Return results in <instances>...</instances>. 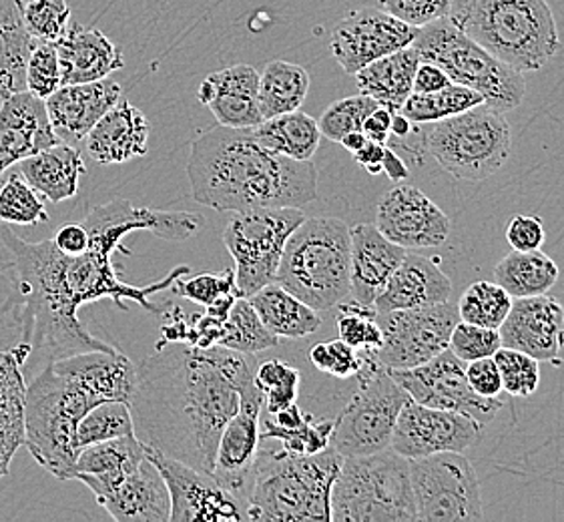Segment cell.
I'll return each mask as SVG.
<instances>
[{"instance_id":"1","label":"cell","mask_w":564,"mask_h":522,"mask_svg":"<svg viewBox=\"0 0 564 522\" xmlns=\"http://www.w3.org/2000/svg\"><path fill=\"white\" fill-rule=\"evenodd\" d=\"M83 226L89 231V250L80 255H67L53 239L29 243L2 229V241L11 251L17 285L23 300V338L19 344L31 354L45 356L46 362L87 352L115 350L113 346L95 338L80 324L79 309L85 304L111 297L127 309L131 300L149 314H161L163 307L151 304V295L165 292L189 275V265H180L155 284L137 287L123 284L115 272L113 253L124 250L123 238L133 231H149L167 241H185L204 228V217L189 211H159L137 207L127 199L97 205Z\"/></svg>"},{"instance_id":"2","label":"cell","mask_w":564,"mask_h":522,"mask_svg":"<svg viewBox=\"0 0 564 522\" xmlns=\"http://www.w3.org/2000/svg\"><path fill=\"white\" fill-rule=\"evenodd\" d=\"M253 376L248 354L221 346H161L137 368L129 400L137 438L212 475L221 432L239 409V390Z\"/></svg>"},{"instance_id":"3","label":"cell","mask_w":564,"mask_h":522,"mask_svg":"<svg viewBox=\"0 0 564 522\" xmlns=\"http://www.w3.org/2000/svg\"><path fill=\"white\" fill-rule=\"evenodd\" d=\"M137 368L119 350H87L48 360L24 390V444L58 480H73L77 426L107 400L129 402Z\"/></svg>"},{"instance_id":"4","label":"cell","mask_w":564,"mask_h":522,"mask_svg":"<svg viewBox=\"0 0 564 522\" xmlns=\"http://www.w3.org/2000/svg\"><path fill=\"white\" fill-rule=\"evenodd\" d=\"M187 177L193 199L217 211L297 207L317 197V170L263 148L251 129L217 126L192 143Z\"/></svg>"},{"instance_id":"5","label":"cell","mask_w":564,"mask_h":522,"mask_svg":"<svg viewBox=\"0 0 564 522\" xmlns=\"http://www.w3.org/2000/svg\"><path fill=\"white\" fill-rule=\"evenodd\" d=\"M344 456L332 446L317 455L260 448L246 500L248 521H332V487Z\"/></svg>"},{"instance_id":"6","label":"cell","mask_w":564,"mask_h":522,"mask_svg":"<svg viewBox=\"0 0 564 522\" xmlns=\"http://www.w3.org/2000/svg\"><path fill=\"white\" fill-rule=\"evenodd\" d=\"M451 23L520 73L541 70L561 48L546 0H454Z\"/></svg>"},{"instance_id":"7","label":"cell","mask_w":564,"mask_h":522,"mask_svg":"<svg viewBox=\"0 0 564 522\" xmlns=\"http://www.w3.org/2000/svg\"><path fill=\"white\" fill-rule=\"evenodd\" d=\"M350 226L338 217H305L283 248L275 282L316 312L350 295Z\"/></svg>"},{"instance_id":"8","label":"cell","mask_w":564,"mask_h":522,"mask_svg":"<svg viewBox=\"0 0 564 522\" xmlns=\"http://www.w3.org/2000/svg\"><path fill=\"white\" fill-rule=\"evenodd\" d=\"M329 509L334 522L416 521L410 460L392 448L344 456Z\"/></svg>"},{"instance_id":"9","label":"cell","mask_w":564,"mask_h":522,"mask_svg":"<svg viewBox=\"0 0 564 522\" xmlns=\"http://www.w3.org/2000/svg\"><path fill=\"white\" fill-rule=\"evenodd\" d=\"M410 46L416 51L420 61L441 67L452 83L480 93L492 109L508 113L524 101V75L490 55L454 26L448 17L420 26Z\"/></svg>"},{"instance_id":"10","label":"cell","mask_w":564,"mask_h":522,"mask_svg":"<svg viewBox=\"0 0 564 522\" xmlns=\"http://www.w3.org/2000/svg\"><path fill=\"white\" fill-rule=\"evenodd\" d=\"M424 149L460 182H485L512 151L507 113L480 102L464 113L424 126Z\"/></svg>"},{"instance_id":"11","label":"cell","mask_w":564,"mask_h":522,"mask_svg":"<svg viewBox=\"0 0 564 522\" xmlns=\"http://www.w3.org/2000/svg\"><path fill=\"white\" fill-rule=\"evenodd\" d=\"M358 388L341 410L329 446L341 456L373 455L390 448L395 421L410 396L378 362L373 350H360Z\"/></svg>"},{"instance_id":"12","label":"cell","mask_w":564,"mask_h":522,"mask_svg":"<svg viewBox=\"0 0 564 522\" xmlns=\"http://www.w3.org/2000/svg\"><path fill=\"white\" fill-rule=\"evenodd\" d=\"M304 219V211L297 207H263L231 217L221 238L236 261L239 297H249L275 282L283 248Z\"/></svg>"},{"instance_id":"13","label":"cell","mask_w":564,"mask_h":522,"mask_svg":"<svg viewBox=\"0 0 564 522\" xmlns=\"http://www.w3.org/2000/svg\"><path fill=\"white\" fill-rule=\"evenodd\" d=\"M416 521H482V492L464 453H438L410 460Z\"/></svg>"},{"instance_id":"14","label":"cell","mask_w":564,"mask_h":522,"mask_svg":"<svg viewBox=\"0 0 564 522\" xmlns=\"http://www.w3.org/2000/svg\"><path fill=\"white\" fill-rule=\"evenodd\" d=\"M460 322L458 306L448 302L378 314L382 346L378 362L388 370H408L429 362L451 344L452 329Z\"/></svg>"},{"instance_id":"15","label":"cell","mask_w":564,"mask_h":522,"mask_svg":"<svg viewBox=\"0 0 564 522\" xmlns=\"http://www.w3.org/2000/svg\"><path fill=\"white\" fill-rule=\"evenodd\" d=\"M408 396L430 409L460 412L480 424L495 421L502 409L498 398H482L466 380V363L451 348L422 366L408 370H390Z\"/></svg>"},{"instance_id":"16","label":"cell","mask_w":564,"mask_h":522,"mask_svg":"<svg viewBox=\"0 0 564 522\" xmlns=\"http://www.w3.org/2000/svg\"><path fill=\"white\" fill-rule=\"evenodd\" d=\"M151 460L167 485L171 497L170 522H241L248 521L246 502L224 489L212 475L145 446Z\"/></svg>"},{"instance_id":"17","label":"cell","mask_w":564,"mask_h":522,"mask_svg":"<svg viewBox=\"0 0 564 522\" xmlns=\"http://www.w3.org/2000/svg\"><path fill=\"white\" fill-rule=\"evenodd\" d=\"M482 424L475 418L452 412L430 409L412 398L400 410L390 448L408 460L438 453H466L480 443Z\"/></svg>"},{"instance_id":"18","label":"cell","mask_w":564,"mask_h":522,"mask_svg":"<svg viewBox=\"0 0 564 522\" xmlns=\"http://www.w3.org/2000/svg\"><path fill=\"white\" fill-rule=\"evenodd\" d=\"M417 29L382 9H360L344 17L332 31L329 51L344 73L356 75L378 58L412 45Z\"/></svg>"},{"instance_id":"19","label":"cell","mask_w":564,"mask_h":522,"mask_svg":"<svg viewBox=\"0 0 564 522\" xmlns=\"http://www.w3.org/2000/svg\"><path fill=\"white\" fill-rule=\"evenodd\" d=\"M263 412V392L256 378L239 390V409L227 422L215 453L212 477L236 494L248 500L253 478V465L260 453V422Z\"/></svg>"},{"instance_id":"20","label":"cell","mask_w":564,"mask_h":522,"mask_svg":"<svg viewBox=\"0 0 564 522\" xmlns=\"http://www.w3.org/2000/svg\"><path fill=\"white\" fill-rule=\"evenodd\" d=\"M376 228L404 250L438 248L451 236V217L412 185H395L376 207Z\"/></svg>"},{"instance_id":"21","label":"cell","mask_w":564,"mask_h":522,"mask_svg":"<svg viewBox=\"0 0 564 522\" xmlns=\"http://www.w3.org/2000/svg\"><path fill=\"white\" fill-rule=\"evenodd\" d=\"M502 346L529 354L539 362H561L564 307L549 294L517 297L498 328Z\"/></svg>"},{"instance_id":"22","label":"cell","mask_w":564,"mask_h":522,"mask_svg":"<svg viewBox=\"0 0 564 522\" xmlns=\"http://www.w3.org/2000/svg\"><path fill=\"white\" fill-rule=\"evenodd\" d=\"M61 143L45 101L31 91L11 93L0 102V177L34 153Z\"/></svg>"},{"instance_id":"23","label":"cell","mask_w":564,"mask_h":522,"mask_svg":"<svg viewBox=\"0 0 564 522\" xmlns=\"http://www.w3.org/2000/svg\"><path fill=\"white\" fill-rule=\"evenodd\" d=\"M258 95L260 73L251 65H234L207 75L197 99L214 113L217 126L253 129L263 121Z\"/></svg>"},{"instance_id":"24","label":"cell","mask_w":564,"mask_h":522,"mask_svg":"<svg viewBox=\"0 0 564 522\" xmlns=\"http://www.w3.org/2000/svg\"><path fill=\"white\" fill-rule=\"evenodd\" d=\"M121 85L109 77L63 85L45 99L46 113L61 141H83L102 115L121 101Z\"/></svg>"},{"instance_id":"25","label":"cell","mask_w":564,"mask_h":522,"mask_svg":"<svg viewBox=\"0 0 564 522\" xmlns=\"http://www.w3.org/2000/svg\"><path fill=\"white\" fill-rule=\"evenodd\" d=\"M350 295L361 306H373L408 251L382 236L372 224L350 228Z\"/></svg>"},{"instance_id":"26","label":"cell","mask_w":564,"mask_h":522,"mask_svg":"<svg viewBox=\"0 0 564 522\" xmlns=\"http://www.w3.org/2000/svg\"><path fill=\"white\" fill-rule=\"evenodd\" d=\"M57 48L63 85H80L107 79L124 67L123 53L99 29L68 24L67 33L53 43Z\"/></svg>"},{"instance_id":"27","label":"cell","mask_w":564,"mask_h":522,"mask_svg":"<svg viewBox=\"0 0 564 522\" xmlns=\"http://www.w3.org/2000/svg\"><path fill=\"white\" fill-rule=\"evenodd\" d=\"M97 502L117 522H170V490L148 458Z\"/></svg>"},{"instance_id":"28","label":"cell","mask_w":564,"mask_h":522,"mask_svg":"<svg viewBox=\"0 0 564 522\" xmlns=\"http://www.w3.org/2000/svg\"><path fill=\"white\" fill-rule=\"evenodd\" d=\"M451 295V278L442 272L441 265L424 255L406 253L384 290L376 297L373 307L378 314H386L394 309L442 304L448 302Z\"/></svg>"},{"instance_id":"29","label":"cell","mask_w":564,"mask_h":522,"mask_svg":"<svg viewBox=\"0 0 564 522\" xmlns=\"http://www.w3.org/2000/svg\"><path fill=\"white\" fill-rule=\"evenodd\" d=\"M90 157L101 165H119L145 157L149 123L143 111L129 101H119L102 115L85 137Z\"/></svg>"},{"instance_id":"30","label":"cell","mask_w":564,"mask_h":522,"mask_svg":"<svg viewBox=\"0 0 564 522\" xmlns=\"http://www.w3.org/2000/svg\"><path fill=\"white\" fill-rule=\"evenodd\" d=\"M145 460V444L135 434L83 446L75 460L73 480H80L97 497L113 490Z\"/></svg>"},{"instance_id":"31","label":"cell","mask_w":564,"mask_h":522,"mask_svg":"<svg viewBox=\"0 0 564 522\" xmlns=\"http://www.w3.org/2000/svg\"><path fill=\"white\" fill-rule=\"evenodd\" d=\"M31 350L19 344L0 350V478L9 475L12 458L24 446V363Z\"/></svg>"},{"instance_id":"32","label":"cell","mask_w":564,"mask_h":522,"mask_svg":"<svg viewBox=\"0 0 564 522\" xmlns=\"http://www.w3.org/2000/svg\"><path fill=\"white\" fill-rule=\"evenodd\" d=\"M19 173L43 199L61 204L79 194L80 177L87 173V165L79 149L61 141L21 161Z\"/></svg>"},{"instance_id":"33","label":"cell","mask_w":564,"mask_h":522,"mask_svg":"<svg viewBox=\"0 0 564 522\" xmlns=\"http://www.w3.org/2000/svg\"><path fill=\"white\" fill-rule=\"evenodd\" d=\"M422 61L412 46L395 51L388 57L378 58L354 77L361 95L372 97L380 107L398 113L408 97L414 93V75Z\"/></svg>"},{"instance_id":"34","label":"cell","mask_w":564,"mask_h":522,"mask_svg":"<svg viewBox=\"0 0 564 522\" xmlns=\"http://www.w3.org/2000/svg\"><path fill=\"white\" fill-rule=\"evenodd\" d=\"M248 300L258 312L261 324L280 340L305 338L322 328L319 312L307 306L278 282L263 285L256 294L249 295Z\"/></svg>"},{"instance_id":"35","label":"cell","mask_w":564,"mask_h":522,"mask_svg":"<svg viewBox=\"0 0 564 522\" xmlns=\"http://www.w3.org/2000/svg\"><path fill=\"white\" fill-rule=\"evenodd\" d=\"M23 0H0V95L24 91V68L36 41L23 23Z\"/></svg>"},{"instance_id":"36","label":"cell","mask_w":564,"mask_h":522,"mask_svg":"<svg viewBox=\"0 0 564 522\" xmlns=\"http://www.w3.org/2000/svg\"><path fill=\"white\" fill-rule=\"evenodd\" d=\"M251 133L263 148L295 161L312 160L322 143L316 119L300 109L263 119L260 126L251 129Z\"/></svg>"},{"instance_id":"37","label":"cell","mask_w":564,"mask_h":522,"mask_svg":"<svg viewBox=\"0 0 564 522\" xmlns=\"http://www.w3.org/2000/svg\"><path fill=\"white\" fill-rule=\"evenodd\" d=\"M558 265L541 250H512L495 268V282L517 297L549 294L558 280Z\"/></svg>"},{"instance_id":"38","label":"cell","mask_w":564,"mask_h":522,"mask_svg":"<svg viewBox=\"0 0 564 522\" xmlns=\"http://www.w3.org/2000/svg\"><path fill=\"white\" fill-rule=\"evenodd\" d=\"M310 93V73L288 61H271L260 73V109L263 119L302 109Z\"/></svg>"},{"instance_id":"39","label":"cell","mask_w":564,"mask_h":522,"mask_svg":"<svg viewBox=\"0 0 564 522\" xmlns=\"http://www.w3.org/2000/svg\"><path fill=\"white\" fill-rule=\"evenodd\" d=\"M480 102H485L480 93L452 83L438 91L412 93L404 102V107L400 109V113L416 126H426V123H436L454 115L464 113Z\"/></svg>"},{"instance_id":"40","label":"cell","mask_w":564,"mask_h":522,"mask_svg":"<svg viewBox=\"0 0 564 522\" xmlns=\"http://www.w3.org/2000/svg\"><path fill=\"white\" fill-rule=\"evenodd\" d=\"M217 346L234 352L256 356L280 346V338L273 336L270 329L261 324L260 316L248 297H238L236 304L229 309V316L224 324V334L217 341Z\"/></svg>"},{"instance_id":"41","label":"cell","mask_w":564,"mask_h":522,"mask_svg":"<svg viewBox=\"0 0 564 522\" xmlns=\"http://www.w3.org/2000/svg\"><path fill=\"white\" fill-rule=\"evenodd\" d=\"M129 434H135L129 402L107 400L83 416V421L77 426V444L83 448L89 444L105 443V441L121 438Z\"/></svg>"},{"instance_id":"42","label":"cell","mask_w":564,"mask_h":522,"mask_svg":"<svg viewBox=\"0 0 564 522\" xmlns=\"http://www.w3.org/2000/svg\"><path fill=\"white\" fill-rule=\"evenodd\" d=\"M456 306L463 322L498 329L507 319L512 297L497 282H475L464 290Z\"/></svg>"},{"instance_id":"43","label":"cell","mask_w":564,"mask_h":522,"mask_svg":"<svg viewBox=\"0 0 564 522\" xmlns=\"http://www.w3.org/2000/svg\"><path fill=\"white\" fill-rule=\"evenodd\" d=\"M0 221L12 226H36L48 221L43 195L36 194L17 171L0 187Z\"/></svg>"},{"instance_id":"44","label":"cell","mask_w":564,"mask_h":522,"mask_svg":"<svg viewBox=\"0 0 564 522\" xmlns=\"http://www.w3.org/2000/svg\"><path fill=\"white\" fill-rule=\"evenodd\" d=\"M256 384L263 392V410L275 414L295 404L302 384V372L282 360H268L256 370Z\"/></svg>"},{"instance_id":"45","label":"cell","mask_w":564,"mask_h":522,"mask_svg":"<svg viewBox=\"0 0 564 522\" xmlns=\"http://www.w3.org/2000/svg\"><path fill=\"white\" fill-rule=\"evenodd\" d=\"M336 421H316L312 414L297 428H275L265 421L260 422L261 441H280L283 450L292 455H317L329 448Z\"/></svg>"},{"instance_id":"46","label":"cell","mask_w":564,"mask_h":522,"mask_svg":"<svg viewBox=\"0 0 564 522\" xmlns=\"http://www.w3.org/2000/svg\"><path fill=\"white\" fill-rule=\"evenodd\" d=\"M336 328L339 340L346 341L356 350H378L384 340L376 307L361 306L358 302H339Z\"/></svg>"},{"instance_id":"47","label":"cell","mask_w":564,"mask_h":522,"mask_svg":"<svg viewBox=\"0 0 564 522\" xmlns=\"http://www.w3.org/2000/svg\"><path fill=\"white\" fill-rule=\"evenodd\" d=\"M380 105L368 95H354L339 101L332 102L322 117L317 119V127L322 137L334 143H339L344 137L354 131H361L368 115L376 111Z\"/></svg>"},{"instance_id":"48","label":"cell","mask_w":564,"mask_h":522,"mask_svg":"<svg viewBox=\"0 0 564 522\" xmlns=\"http://www.w3.org/2000/svg\"><path fill=\"white\" fill-rule=\"evenodd\" d=\"M502 380V392L514 398H531L541 384V362L529 354L500 346L492 356Z\"/></svg>"},{"instance_id":"49","label":"cell","mask_w":564,"mask_h":522,"mask_svg":"<svg viewBox=\"0 0 564 522\" xmlns=\"http://www.w3.org/2000/svg\"><path fill=\"white\" fill-rule=\"evenodd\" d=\"M23 23L36 43H57L70 24L67 0H24Z\"/></svg>"},{"instance_id":"50","label":"cell","mask_w":564,"mask_h":522,"mask_svg":"<svg viewBox=\"0 0 564 522\" xmlns=\"http://www.w3.org/2000/svg\"><path fill=\"white\" fill-rule=\"evenodd\" d=\"M24 83L26 91L33 93L43 101L63 87L57 48L53 43H36L31 57L26 61Z\"/></svg>"},{"instance_id":"51","label":"cell","mask_w":564,"mask_h":522,"mask_svg":"<svg viewBox=\"0 0 564 522\" xmlns=\"http://www.w3.org/2000/svg\"><path fill=\"white\" fill-rule=\"evenodd\" d=\"M502 346L500 331L498 329L476 326L468 322H458L452 329L451 348L456 358H460L464 363L475 362L480 358H492Z\"/></svg>"},{"instance_id":"52","label":"cell","mask_w":564,"mask_h":522,"mask_svg":"<svg viewBox=\"0 0 564 522\" xmlns=\"http://www.w3.org/2000/svg\"><path fill=\"white\" fill-rule=\"evenodd\" d=\"M310 360L319 372L332 376V378H339V380L356 378L361 368L360 350L351 348L339 338L316 344L310 350Z\"/></svg>"},{"instance_id":"53","label":"cell","mask_w":564,"mask_h":522,"mask_svg":"<svg viewBox=\"0 0 564 522\" xmlns=\"http://www.w3.org/2000/svg\"><path fill=\"white\" fill-rule=\"evenodd\" d=\"M173 292L187 297L199 306H212L219 297L229 294H238L236 290V270H226L221 273H204L195 278H181L173 284Z\"/></svg>"},{"instance_id":"54","label":"cell","mask_w":564,"mask_h":522,"mask_svg":"<svg viewBox=\"0 0 564 522\" xmlns=\"http://www.w3.org/2000/svg\"><path fill=\"white\" fill-rule=\"evenodd\" d=\"M454 0H380V9L412 26H424L446 19Z\"/></svg>"},{"instance_id":"55","label":"cell","mask_w":564,"mask_h":522,"mask_svg":"<svg viewBox=\"0 0 564 522\" xmlns=\"http://www.w3.org/2000/svg\"><path fill=\"white\" fill-rule=\"evenodd\" d=\"M546 231L541 219L534 216H514L507 226V241L512 250H541Z\"/></svg>"},{"instance_id":"56","label":"cell","mask_w":564,"mask_h":522,"mask_svg":"<svg viewBox=\"0 0 564 522\" xmlns=\"http://www.w3.org/2000/svg\"><path fill=\"white\" fill-rule=\"evenodd\" d=\"M466 380L478 396L498 398L502 394V380L495 358H480L466 363Z\"/></svg>"},{"instance_id":"57","label":"cell","mask_w":564,"mask_h":522,"mask_svg":"<svg viewBox=\"0 0 564 522\" xmlns=\"http://www.w3.org/2000/svg\"><path fill=\"white\" fill-rule=\"evenodd\" d=\"M55 246L67 255H80L89 250V231L83 224H67L57 229L55 233Z\"/></svg>"},{"instance_id":"58","label":"cell","mask_w":564,"mask_h":522,"mask_svg":"<svg viewBox=\"0 0 564 522\" xmlns=\"http://www.w3.org/2000/svg\"><path fill=\"white\" fill-rule=\"evenodd\" d=\"M452 85L448 75L441 67L422 61L414 75V93H434Z\"/></svg>"},{"instance_id":"59","label":"cell","mask_w":564,"mask_h":522,"mask_svg":"<svg viewBox=\"0 0 564 522\" xmlns=\"http://www.w3.org/2000/svg\"><path fill=\"white\" fill-rule=\"evenodd\" d=\"M392 115L394 113L388 111L384 107H378L364 121L361 133L366 135V139H370V141L388 145V141H390V127H392Z\"/></svg>"},{"instance_id":"60","label":"cell","mask_w":564,"mask_h":522,"mask_svg":"<svg viewBox=\"0 0 564 522\" xmlns=\"http://www.w3.org/2000/svg\"><path fill=\"white\" fill-rule=\"evenodd\" d=\"M386 145L382 143H376V141H366L364 148L354 155V161L361 165L364 170L368 171L370 175H380L382 173V157H384Z\"/></svg>"},{"instance_id":"61","label":"cell","mask_w":564,"mask_h":522,"mask_svg":"<svg viewBox=\"0 0 564 522\" xmlns=\"http://www.w3.org/2000/svg\"><path fill=\"white\" fill-rule=\"evenodd\" d=\"M382 173H386L394 183L406 182L410 177L406 161L402 160L400 153L386 145L384 157H382Z\"/></svg>"},{"instance_id":"62","label":"cell","mask_w":564,"mask_h":522,"mask_svg":"<svg viewBox=\"0 0 564 522\" xmlns=\"http://www.w3.org/2000/svg\"><path fill=\"white\" fill-rule=\"evenodd\" d=\"M368 139L366 135L361 133V131H354V133H348V135L344 137L341 141H339V145L344 149H348L350 153H356V151H360L364 148V143H366Z\"/></svg>"},{"instance_id":"63","label":"cell","mask_w":564,"mask_h":522,"mask_svg":"<svg viewBox=\"0 0 564 522\" xmlns=\"http://www.w3.org/2000/svg\"><path fill=\"white\" fill-rule=\"evenodd\" d=\"M0 102H2V95H0Z\"/></svg>"}]
</instances>
